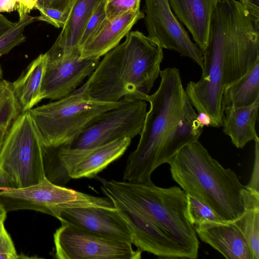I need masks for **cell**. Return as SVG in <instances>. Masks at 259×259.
Instances as JSON below:
<instances>
[{
	"label": "cell",
	"instance_id": "obj_31",
	"mask_svg": "<svg viewBox=\"0 0 259 259\" xmlns=\"http://www.w3.org/2000/svg\"><path fill=\"white\" fill-rule=\"evenodd\" d=\"M73 2V0H36L34 8L56 9L68 16Z\"/></svg>",
	"mask_w": 259,
	"mask_h": 259
},
{
	"label": "cell",
	"instance_id": "obj_41",
	"mask_svg": "<svg viewBox=\"0 0 259 259\" xmlns=\"http://www.w3.org/2000/svg\"><path fill=\"white\" fill-rule=\"evenodd\" d=\"M239 1H240L242 2H243L245 1V0H239Z\"/></svg>",
	"mask_w": 259,
	"mask_h": 259
},
{
	"label": "cell",
	"instance_id": "obj_2",
	"mask_svg": "<svg viewBox=\"0 0 259 259\" xmlns=\"http://www.w3.org/2000/svg\"><path fill=\"white\" fill-rule=\"evenodd\" d=\"M157 90L148 95L150 104L136 149L127 160L124 181L149 182L152 172L168 163L184 146L198 141L203 126L197 120L184 88L179 70L167 68L160 71Z\"/></svg>",
	"mask_w": 259,
	"mask_h": 259
},
{
	"label": "cell",
	"instance_id": "obj_30",
	"mask_svg": "<svg viewBox=\"0 0 259 259\" xmlns=\"http://www.w3.org/2000/svg\"><path fill=\"white\" fill-rule=\"evenodd\" d=\"M36 9L40 13V15L37 16V21L46 22L59 28L63 27L68 17L56 9L45 8H38Z\"/></svg>",
	"mask_w": 259,
	"mask_h": 259
},
{
	"label": "cell",
	"instance_id": "obj_38",
	"mask_svg": "<svg viewBox=\"0 0 259 259\" xmlns=\"http://www.w3.org/2000/svg\"><path fill=\"white\" fill-rule=\"evenodd\" d=\"M8 131L5 128L0 127V149Z\"/></svg>",
	"mask_w": 259,
	"mask_h": 259
},
{
	"label": "cell",
	"instance_id": "obj_40",
	"mask_svg": "<svg viewBox=\"0 0 259 259\" xmlns=\"http://www.w3.org/2000/svg\"><path fill=\"white\" fill-rule=\"evenodd\" d=\"M3 72L2 68V67L0 65V80L3 79Z\"/></svg>",
	"mask_w": 259,
	"mask_h": 259
},
{
	"label": "cell",
	"instance_id": "obj_8",
	"mask_svg": "<svg viewBox=\"0 0 259 259\" xmlns=\"http://www.w3.org/2000/svg\"><path fill=\"white\" fill-rule=\"evenodd\" d=\"M0 204L7 212L29 209L58 219L61 212L73 207H95L115 209L108 197L95 196L55 184L45 178L26 187L9 188L0 191Z\"/></svg>",
	"mask_w": 259,
	"mask_h": 259
},
{
	"label": "cell",
	"instance_id": "obj_29",
	"mask_svg": "<svg viewBox=\"0 0 259 259\" xmlns=\"http://www.w3.org/2000/svg\"><path fill=\"white\" fill-rule=\"evenodd\" d=\"M4 222L0 221V258H21V256L18 254L13 242L5 227Z\"/></svg>",
	"mask_w": 259,
	"mask_h": 259
},
{
	"label": "cell",
	"instance_id": "obj_11",
	"mask_svg": "<svg viewBox=\"0 0 259 259\" xmlns=\"http://www.w3.org/2000/svg\"><path fill=\"white\" fill-rule=\"evenodd\" d=\"M121 217L132 237V244L141 251L160 258L192 259L190 254L159 229L137 206L113 193L104 191Z\"/></svg>",
	"mask_w": 259,
	"mask_h": 259
},
{
	"label": "cell",
	"instance_id": "obj_18",
	"mask_svg": "<svg viewBox=\"0 0 259 259\" xmlns=\"http://www.w3.org/2000/svg\"><path fill=\"white\" fill-rule=\"evenodd\" d=\"M140 10L105 20L95 35L80 50V58H100L117 46L133 25L143 18Z\"/></svg>",
	"mask_w": 259,
	"mask_h": 259
},
{
	"label": "cell",
	"instance_id": "obj_15",
	"mask_svg": "<svg viewBox=\"0 0 259 259\" xmlns=\"http://www.w3.org/2000/svg\"><path fill=\"white\" fill-rule=\"evenodd\" d=\"M197 236L228 259H254L246 239L233 222H204L195 226Z\"/></svg>",
	"mask_w": 259,
	"mask_h": 259
},
{
	"label": "cell",
	"instance_id": "obj_9",
	"mask_svg": "<svg viewBox=\"0 0 259 259\" xmlns=\"http://www.w3.org/2000/svg\"><path fill=\"white\" fill-rule=\"evenodd\" d=\"M146 101L126 103L107 111L95 118L67 147L88 150L113 141L140 135L147 110Z\"/></svg>",
	"mask_w": 259,
	"mask_h": 259
},
{
	"label": "cell",
	"instance_id": "obj_13",
	"mask_svg": "<svg viewBox=\"0 0 259 259\" xmlns=\"http://www.w3.org/2000/svg\"><path fill=\"white\" fill-rule=\"evenodd\" d=\"M100 61V58L81 59L75 56L64 59L47 55L41 87L42 99L57 100L72 94L94 71Z\"/></svg>",
	"mask_w": 259,
	"mask_h": 259
},
{
	"label": "cell",
	"instance_id": "obj_32",
	"mask_svg": "<svg viewBox=\"0 0 259 259\" xmlns=\"http://www.w3.org/2000/svg\"><path fill=\"white\" fill-rule=\"evenodd\" d=\"M245 187L259 193V141H255L254 163L250 179Z\"/></svg>",
	"mask_w": 259,
	"mask_h": 259
},
{
	"label": "cell",
	"instance_id": "obj_17",
	"mask_svg": "<svg viewBox=\"0 0 259 259\" xmlns=\"http://www.w3.org/2000/svg\"><path fill=\"white\" fill-rule=\"evenodd\" d=\"M220 1L168 0L172 12L186 26L202 52L208 42L213 12Z\"/></svg>",
	"mask_w": 259,
	"mask_h": 259
},
{
	"label": "cell",
	"instance_id": "obj_36",
	"mask_svg": "<svg viewBox=\"0 0 259 259\" xmlns=\"http://www.w3.org/2000/svg\"><path fill=\"white\" fill-rule=\"evenodd\" d=\"M9 188H14L13 184L8 176L0 168V190Z\"/></svg>",
	"mask_w": 259,
	"mask_h": 259
},
{
	"label": "cell",
	"instance_id": "obj_37",
	"mask_svg": "<svg viewBox=\"0 0 259 259\" xmlns=\"http://www.w3.org/2000/svg\"><path fill=\"white\" fill-rule=\"evenodd\" d=\"M197 118L199 123L202 126H211V121L209 116L204 113H198Z\"/></svg>",
	"mask_w": 259,
	"mask_h": 259
},
{
	"label": "cell",
	"instance_id": "obj_14",
	"mask_svg": "<svg viewBox=\"0 0 259 259\" xmlns=\"http://www.w3.org/2000/svg\"><path fill=\"white\" fill-rule=\"evenodd\" d=\"M58 220L102 237L132 244L130 231L116 208H69L61 212Z\"/></svg>",
	"mask_w": 259,
	"mask_h": 259
},
{
	"label": "cell",
	"instance_id": "obj_28",
	"mask_svg": "<svg viewBox=\"0 0 259 259\" xmlns=\"http://www.w3.org/2000/svg\"><path fill=\"white\" fill-rule=\"evenodd\" d=\"M141 0H105L107 18L110 19L125 13L140 10Z\"/></svg>",
	"mask_w": 259,
	"mask_h": 259
},
{
	"label": "cell",
	"instance_id": "obj_4",
	"mask_svg": "<svg viewBox=\"0 0 259 259\" xmlns=\"http://www.w3.org/2000/svg\"><path fill=\"white\" fill-rule=\"evenodd\" d=\"M168 164L173 180L182 190L222 221L233 222L244 212V186L233 170L213 158L198 140L182 148Z\"/></svg>",
	"mask_w": 259,
	"mask_h": 259
},
{
	"label": "cell",
	"instance_id": "obj_20",
	"mask_svg": "<svg viewBox=\"0 0 259 259\" xmlns=\"http://www.w3.org/2000/svg\"><path fill=\"white\" fill-rule=\"evenodd\" d=\"M258 108L259 99L246 107L224 110L223 132L236 148H243L251 141H259L255 130Z\"/></svg>",
	"mask_w": 259,
	"mask_h": 259
},
{
	"label": "cell",
	"instance_id": "obj_19",
	"mask_svg": "<svg viewBox=\"0 0 259 259\" xmlns=\"http://www.w3.org/2000/svg\"><path fill=\"white\" fill-rule=\"evenodd\" d=\"M131 140L124 138L93 149L81 150V158L69 172V179L95 177L125 153Z\"/></svg>",
	"mask_w": 259,
	"mask_h": 259
},
{
	"label": "cell",
	"instance_id": "obj_1",
	"mask_svg": "<svg viewBox=\"0 0 259 259\" xmlns=\"http://www.w3.org/2000/svg\"><path fill=\"white\" fill-rule=\"evenodd\" d=\"M202 53V75L189 82L186 92L198 113L207 114L211 126H222V100L226 87L259 62V18L240 1L221 0L211 19Z\"/></svg>",
	"mask_w": 259,
	"mask_h": 259
},
{
	"label": "cell",
	"instance_id": "obj_10",
	"mask_svg": "<svg viewBox=\"0 0 259 259\" xmlns=\"http://www.w3.org/2000/svg\"><path fill=\"white\" fill-rule=\"evenodd\" d=\"M57 259H140L132 244L99 236L67 223L54 234Z\"/></svg>",
	"mask_w": 259,
	"mask_h": 259
},
{
	"label": "cell",
	"instance_id": "obj_16",
	"mask_svg": "<svg viewBox=\"0 0 259 259\" xmlns=\"http://www.w3.org/2000/svg\"><path fill=\"white\" fill-rule=\"evenodd\" d=\"M105 0H73L67 20L52 47L47 52L54 58L80 56L79 41L84 27L96 8Z\"/></svg>",
	"mask_w": 259,
	"mask_h": 259
},
{
	"label": "cell",
	"instance_id": "obj_35",
	"mask_svg": "<svg viewBox=\"0 0 259 259\" xmlns=\"http://www.w3.org/2000/svg\"><path fill=\"white\" fill-rule=\"evenodd\" d=\"M15 24V22L10 21L0 13V36L10 30Z\"/></svg>",
	"mask_w": 259,
	"mask_h": 259
},
{
	"label": "cell",
	"instance_id": "obj_22",
	"mask_svg": "<svg viewBox=\"0 0 259 259\" xmlns=\"http://www.w3.org/2000/svg\"><path fill=\"white\" fill-rule=\"evenodd\" d=\"M259 99V62L244 75L226 87L222 96L224 110L244 107Z\"/></svg>",
	"mask_w": 259,
	"mask_h": 259
},
{
	"label": "cell",
	"instance_id": "obj_25",
	"mask_svg": "<svg viewBox=\"0 0 259 259\" xmlns=\"http://www.w3.org/2000/svg\"><path fill=\"white\" fill-rule=\"evenodd\" d=\"M36 21H37V17L24 15L19 17L10 30L0 36V57L25 41V28Z\"/></svg>",
	"mask_w": 259,
	"mask_h": 259
},
{
	"label": "cell",
	"instance_id": "obj_26",
	"mask_svg": "<svg viewBox=\"0 0 259 259\" xmlns=\"http://www.w3.org/2000/svg\"><path fill=\"white\" fill-rule=\"evenodd\" d=\"M187 215L194 227L204 222H224L208 206L187 194Z\"/></svg>",
	"mask_w": 259,
	"mask_h": 259
},
{
	"label": "cell",
	"instance_id": "obj_34",
	"mask_svg": "<svg viewBox=\"0 0 259 259\" xmlns=\"http://www.w3.org/2000/svg\"><path fill=\"white\" fill-rule=\"evenodd\" d=\"M36 0H21V10L19 17L25 14H28L35 7Z\"/></svg>",
	"mask_w": 259,
	"mask_h": 259
},
{
	"label": "cell",
	"instance_id": "obj_7",
	"mask_svg": "<svg viewBox=\"0 0 259 259\" xmlns=\"http://www.w3.org/2000/svg\"><path fill=\"white\" fill-rule=\"evenodd\" d=\"M44 146L28 111L17 117L0 149V168L14 188L36 184L46 177Z\"/></svg>",
	"mask_w": 259,
	"mask_h": 259
},
{
	"label": "cell",
	"instance_id": "obj_5",
	"mask_svg": "<svg viewBox=\"0 0 259 259\" xmlns=\"http://www.w3.org/2000/svg\"><path fill=\"white\" fill-rule=\"evenodd\" d=\"M102 191L118 195L139 208L159 229L198 257L199 242L187 215V193L180 187L161 188L153 182L134 183L100 179Z\"/></svg>",
	"mask_w": 259,
	"mask_h": 259
},
{
	"label": "cell",
	"instance_id": "obj_6",
	"mask_svg": "<svg viewBox=\"0 0 259 259\" xmlns=\"http://www.w3.org/2000/svg\"><path fill=\"white\" fill-rule=\"evenodd\" d=\"M128 102H103L75 91L28 112L45 148H55L71 142L102 113Z\"/></svg>",
	"mask_w": 259,
	"mask_h": 259
},
{
	"label": "cell",
	"instance_id": "obj_33",
	"mask_svg": "<svg viewBox=\"0 0 259 259\" xmlns=\"http://www.w3.org/2000/svg\"><path fill=\"white\" fill-rule=\"evenodd\" d=\"M21 0H0V13L11 12L20 8Z\"/></svg>",
	"mask_w": 259,
	"mask_h": 259
},
{
	"label": "cell",
	"instance_id": "obj_3",
	"mask_svg": "<svg viewBox=\"0 0 259 259\" xmlns=\"http://www.w3.org/2000/svg\"><path fill=\"white\" fill-rule=\"evenodd\" d=\"M75 91L103 102L145 101L160 72L162 49L148 36L129 32L125 41L104 55Z\"/></svg>",
	"mask_w": 259,
	"mask_h": 259
},
{
	"label": "cell",
	"instance_id": "obj_21",
	"mask_svg": "<svg viewBox=\"0 0 259 259\" xmlns=\"http://www.w3.org/2000/svg\"><path fill=\"white\" fill-rule=\"evenodd\" d=\"M46 64V53L40 54L31 61L16 80L11 82L22 112L28 111L43 100L41 87Z\"/></svg>",
	"mask_w": 259,
	"mask_h": 259
},
{
	"label": "cell",
	"instance_id": "obj_23",
	"mask_svg": "<svg viewBox=\"0 0 259 259\" xmlns=\"http://www.w3.org/2000/svg\"><path fill=\"white\" fill-rule=\"evenodd\" d=\"M243 234L251 250L253 258H259V207L245 209L233 222Z\"/></svg>",
	"mask_w": 259,
	"mask_h": 259
},
{
	"label": "cell",
	"instance_id": "obj_12",
	"mask_svg": "<svg viewBox=\"0 0 259 259\" xmlns=\"http://www.w3.org/2000/svg\"><path fill=\"white\" fill-rule=\"evenodd\" d=\"M148 36L160 47L190 58L202 66V53L172 12L168 0H145Z\"/></svg>",
	"mask_w": 259,
	"mask_h": 259
},
{
	"label": "cell",
	"instance_id": "obj_27",
	"mask_svg": "<svg viewBox=\"0 0 259 259\" xmlns=\"http://www.w3.org/2000/svg\"><path fill=\"white\" fill-rule=\"evenodd\" d=\"M105 4V0L96 8L87 21L79 41L80 50L95 35L107 19Z\"/></svg>",
	"mask_w": 259,
	"mask_h": 259
},
{
	"label": "cell",
	"instance_id": "obj_39",
	"mask_svg": "<svg viewBox=\"0 0 259 259\" xmlns=\"http://www.w3.org/2000/svg\"><path fill=\"white\" fill-rule=\"evenodd\" d=\"M7 211L4 207L0 204V221H5L7 217Z\"/></svg>",
	"mask_w": 259,
	"mask_h": 259
},
{
	"label": "cell",
	"instance_id": "obj_24",
	"mask_svg": "<svg viewBox=\"0 0 259 259\" xmlns=\"http://www.w3.org/2000/svg\"><path fill=\"white\" fill-rule=\"evenodd\" d=\"M21 113L11 82L2 79L0 80V127L9 130Z\"/></svg>",
	"mask_w": 259,
	"mask_h": 259
}]
</instances>
